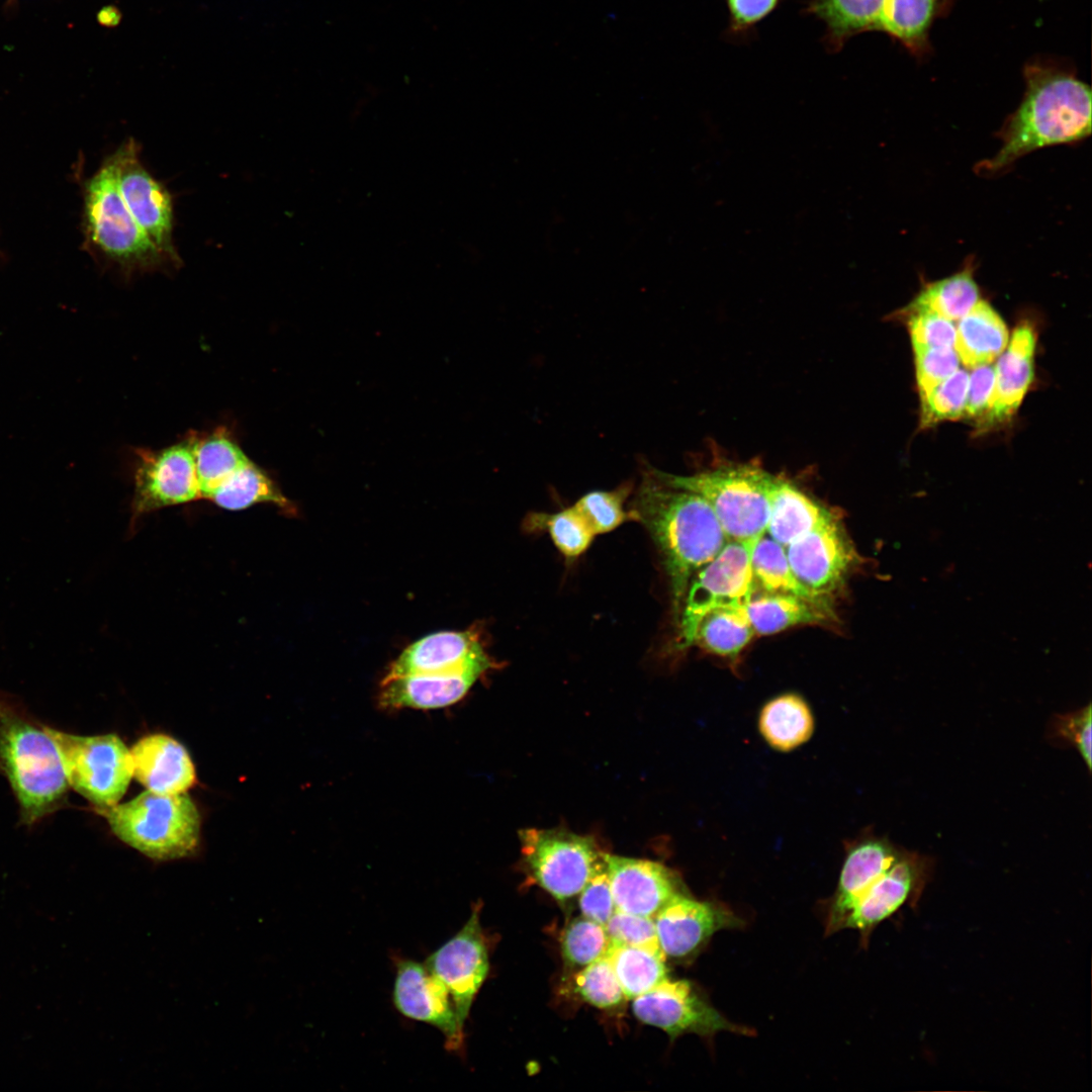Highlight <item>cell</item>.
Returning <instances> with one entry per match:
<instances>
[{"label":"cell","instance_id":"37","mask_svg":"<svg viewBox=\"0 0 1092 1092\" xmlns=\"http://www.w3.org/2000/svg\"><path fill=\"white\" fill-rule=\"evenodd\" d=\"M560 942L565 963L582 968L605 957L610 946L605 926L584 916L566 926Z\"/></svg>","mask_w":1092,"mask_h":1092},{"label":"cell","instance_id":"33","mask_svg":"<svg viewBox=\"0 0 1092 1092\" xmlns=\"http://www.w3.org/2000/svg\"><path fill=\"white\" fill-rule=\"evenodd\" d=\"M755 635L745 605L719 607L699 622L693 645L718 656L735 657Z\"/></svg>","mask_w":1092,"mask_h":1092},{"label":"cell","instance_id":"1","mask_svg":"<svg viewBox=\"0 0 1092 1092\" xmlns=\"http://www.w3.org/2000/svg\"><path fill=\"white\" fill-rule=\"evenodd\" d=\"M1025 92L998 131L1001 147L975 171L994 176L1041 148L1075 144L1091 133V90L1074 74L1046 64L1024 70Z\"/></svg>","mask_w":1092,"mask_h":1092},{"label":"cell","instance_id":"11","mask_svg":"<svg viewBox=\"0 0 1092 1092\" xmlns=\"http://www.w3.org/2000/svg\"><path fill=\"white\" fill-rule=\"evenodd\" d=\"M634 1015L664 1030L671 1039L685 1033L713 1037L719 1031L751 1035L753 1030L732 1023L716 1010L687 980L668 978L633 999Z\"/></svg>","mask_w":1092,"mask_h":1092},{"label":"cell","instance_id":"16","mask_svg":"<svg viewBox=\"0 0 1092 1092\" xmlns=\"http://www.w3.org/2000/svg\"><path fill=\"white\" fill-rule=\"evenodd\" d=\"M392 1000L403 1016L438 1028L449 1052H460L464 1044V1023L445 989L427 970L424 963L399 959Z\"/></svg>","mask_w":1092,"mask_h":1092},{"label":"cell","instance_id":"48","mask_svg":"<svg viewBox=\"0 0 1092 1092\" xmlns=\"http://www.w3.org/2000/svg\"><path fill=\"white\" fill-rule=\"evenodd\" d=\"M120 19L121 13L113 6H107L98 13V21L105 26L117 25Z\"/></svg>","mask_w":1092,"mask_h":1092},{"label":"cell","instance_id":"21","mask_svg":"<svg viewBox=\"0 0 1092 1092\" xmlns=\"http://www.w3.org/2000/svg\"><path fill=\"white\" fill-rule=\"evenodd\" d=\"M1036 334L1027 322L1018 325L995 368V385L980 419L981 429L1009 421L1016 413L1034 377Z\"/></svg>","mask_w":1092,"mask_h":1092},{"label":"cell","instance_id":"19","mask_svg":"<svg viewBox=\"0 0 1092 1092\" xmlns=\"http://www.w3.org/2000/svg\"><path fill=\"white\" fill-rule=\"evenodd\" d=\"M497 665L491 659L448 673L384 676L378 704L390 711L445 708L462 700L481 676Z\"/></svg>","mask_w":1092,"mask_h":1092},{"label":"cell","instance_id":"22","mask_svg":"<svg viewBox=\"0 0 1092 1092\" xmlns=\"http://www.w3.org/2000/svg\"><path fill=\"white\" fill-rule=\"evenodd\" d=\"M904 850L878 837L864 838L849 848L828 908L827 934L841 929L855 902L899 859Z\"/></svg>","mask_w":1092,"mask_h":1092},{"label":"cell","instance_id":"23","mask_svg":"<svg viewBox=\"0 0 1092 1092\" xmlns=\"http://www.w3.org/2000/svg\"><path fill=\"white\" fill-rule=\"evenodd\" d=\"M133 777L148 790L182 794L195 783L193 762L186 748L165 734L140 739L130 749Z\"/></svg>","mask_w":1092,"mask_h":1092},{"label":"cell","instance_id":"38","mask_svg":"<svg viewBox=\"0 0 1092 1092\" xmlns=\"http://www.w3.org/2000/svg\"><path fill=\"white\" fill-rule=\"evenodd\" d=\"M969 374L959 369L921 398L920 427L926 429L943 421L964 417Z\"/></svg>","mask_w":1092,"mask_h":1092},{"label":"cell","instance_id":"7","mask_svg":"<svg viewBox=\"0 0 1092 1092\" xmlns=\"http://www.w3.org/2000/svg\"><path fill=\"white\" fill-rule=\"evenodd\" d=\"M69 786L97 810L118 803L133 777L130 750L115 734L83 736L46 725Z\"/></svg>","mask_w":1092,"mask_h":1092},{"label":"cell","instance_id":"41","mask_svg":"<svg viewBox=\"0 0 1092 1092\" xmlns=\"http://www.w3.org/2000/svg\"><path fill=\"white\" fill-rule=\"evenodd\" d=\"M610 944L629 945L662 952L659 947L654 920L615 910L605 925Z\"/></svg>","mask_w":1092,"mask_h":1092},{"label":"cell","instance_id":"28","mask_svg":"<svg viewBox=\"0 0 1092 1092\" xmlns=\"http://www.w3.org/2000/svg\"><path fill=\"white\" fill-rule=\"evenodd\" d=\"M953 0H888L881 30L916 56L929 49L931 24L946 14Z\"/></svg>","mask_w":1092,"mask_h":1092},{"label":"cell","instance_id":"4","mask_svg":"<svg viewBox=\"0 0 1092 1092\" xmlns=\"http://www.w3.org/2000/svg\"><path fill=\"white\" fill-rule=\"evenodd\" d=\"M124 843L155 860L194 853L200 816L189 796L145 791L132 800L97 810Z\"/></svg>","mask_w":1092,"mask_h":1092},{"label":"cell","instance_id":"44","mask_svg":"<svg viewBox=\"0 0 1092 1092\" xmlns=\"http://www.w3.org/2000/svg\"><path fill=\"white\" fill-rule=\"evenodd\" d=\"M579 894L582 916L605 926L616 910L605 859Z\"/></svg>","mask_w":1092,"mask_h":1092},{"label":"cell","instance_id":"40","mask_svg":"<svg viewBox=\"0 0 1092 1092\" xmlns=\"http://www.w3.org/2000/svg\"><path fill=\"white\" fill-rule=\"evenodd\" d=\"M574 991L582 1000L599 1008L614 1007L625 998L606 956L586 965L575 975Z\"/></svg>","mask_w":1092,"mask_h":1092},{"label":"cell","instance_id":"14","mask_svg":"<svg viewBox=\"0 0 1092 1092\" xmlns=\"http://www.w3.org/2000/svg\"><path fill=\"white\" fill-rule=\"evenodd\" d=\"M932 867L929 857L904 850L899 859L855 902L841 929L858 930L866 944L878 924L903 906H916L930 880Z\"/></svg>","mask_w":1092,"mask_h":1092},{"label":"cell","instance_id":"18","mask_svg":"<svg viewBox=\"0 0 1092 1092\" xmlns=\"http://www.w3.org/2000/svg\"><path fill=\"white\" fill-rule=\"evenodd\" d=\"M616 909L654 917L672 898L687 893L678 876L664 864L604 852Z\"/></svg>","mask_w":1092,"mask_h":1092},{"label":"cell","instance_id":"24","mask_svg":"<svg viewBox=\"0 0 1092 1092\" xmlns=\"http://www.w3.org/2000/svg\"><path fill=\"white\" fill-rule=\"evenodd\" d=\"M754 633L770 635L797 625H826L836 621L828 599L756 592L745 605Z\"/></svg>","mask_w":1092,"mask_h":1092},{"label":"cell","instance_id":"6","mask_svg":"<svg viewBox=\"0 0 1092 1092\" xmlns=\"http://www.w3.org/2000/svg\"><path fill=\"white\" fill-rule=\"evenodd\" d=\"M85 223L92 245L127 272L154 270L167 262L126 207L112 156L86 185Z\"/></svg>","mask_w":1092,"mask_h":1092},{"label":"cell","instance_id":"27","mask_svg":"<svg viewBox=\"0 0 1092 1092\" xmlns=\"http://www.w3.org/2000/svg\"><path fill=\"white\" fill-rule=\"evenodd\" d=\"M888 0H810L807 10L826 26L833 49H840L851 36L881 30Z\"/></svg>","mask_w":1092,"mask_h":1092},{"label":"cell","instance_id":"30","mask_svg":"<svg viewBox=\"0 0 1092 1092\" xmlns=\"http://www.w3.org/2000/svg\"><path fill=\"white\" fill-rule=\"evenodd\" d=\"M202 498L210 493L249 458L225 428L207 434L190 435Z\"/></svg>","mask_w":1092,"mask_h":1092},{"label":"cell","instance_id":"26","mask_svg":"<svg viewBox=\"0 0 1092 1092\" xmlns=\"http://www.w3.org/2000/svg\"><path fill=\"white\" fill-rule=\"evenodd\" d=\"M1008 341V329L1001 316L988 302L980 299L959 320L953 348L960 361L973 369L991 364L1002 354Z\"/></svg>","mask_w":1092,"mask_h":1092},{"label":"cell","instance_id":"43","mask_svg":"<svg viewBox=\"0 0 1092 1092\" xmlns=\"http://www.w3.org/2000/svg\"><path fill=\"white\" fill-rule=\"evenodd\" d=\"M913 351L920 397L926 395L960 369L961 361L954 348Z\"/></svg>","mask_w":1092,"mask_h":1092},{"label":"cell","instance_id":"47","mask_svg":"<svg viewBox=\"0 0 1092 1092\" xmlns=\"http://www.w3.org/2000/svg\"><path fill=\"white\" fill-rule=\"evenodd\" d=\"M781 0H725L730 29L743 32L768 16Z\"/></svg>","mask_w":1092,"mask_h":1092},{"label":"cell","instance_id":"42","mask_svg":"<svg viewBox=\"0 0 1092 1092\" xmlns=\"http://www.w3.org/2000/svg\"><path fill=\"white\" fill-rule=\"evenodd\" d=\"M907 314L908 331L913 350L953 348L956 326L941 315L930 311H910Z\"/></svg>","mask_w":1092,"mask_h":1092},{"label":"cell","instance_id":"5","mask_svg":"<svg viewBox=\"0 0 1092 1092\" xmlns=\"http://www.w3.org/2000/svg\"><path fill=\"white\" fill-rule=\"evenodd\" d=\"M652 470L665 483L702 496L727 540L753 544L766 534L774 476L760 467L738 464L686 476Z\"/></svg>","mask_w":1092,"mask_h":1092},{"label":"cell","instance_id":"34","mask_svg":"<svg viewBox=\"0 0 1092 1092\" xmlns=\"http://www.w3.org/2000/svg\"><path fill=\"white\" fill-rule=\"evenodd\" d=\"M606 957L627 999L649 992L668 978L663 952L610 944Z\"/></svg>","mask_w":1092,"mask_h":1092},{"label":"cell","instance_id":"45","mask_svg":"<svg viewBox=\"0 0 1092 1092\" xmlns=\"http://www.w3.org/2000/svg\"><path fill=\"white\" fill-rule=\"evenodd\" d=\"M1091 705L1075 712L1059 715L1053 728L1057 737L1072 744L1091 770Z\"/></svg>","mask_w":1092,"mask_h":1092},{"label":"cell","instance_id":"46","mask_svg":"<svg viewBox=\"0 0 1092 1092\" xmlns=\"http://www.w3.org/2000/svg\"><path fill=\"white\" fill-rule=\"evenodd\" d=\"M995 385V368L990 364L973 368L969 375L964 417L982 418L987 411Z\"/></svg>","mask_w":1092,"mask_h":1092},{"label":"cell","instance_id":"32","mask_svg":"<svg viewBox=\"0 0 1092 1092\" xmlns=\"http://www.w3.org/2000/svg\"><path fill=\"white\" fill-rule=\"evenodd\" d=\"M979 300V287L974 279L973 261H970L959 272L926 284L903 313L930 311L953 322L966 315Z\"/></svg>","mask_w":1092,"mask_h":1092},{"label":"cell","instance_id":"20","mask_svg":"<svg viewBox=\"0 0 1092 1092\" xmlns=\"http://www.w3.org/2000/svg\"><path fill=\"white\" fill-rule=\"evenodd\" d=\"M491 659L477 630L444 631L407 646L390 664L385 676L448 673Z\"/></svg>","mask_w":1092,"mask_h":1092},{"label":"cell","instance_id":"31","mask_svg":"<svg viewBox=\"0 0 1092 1092\" xmlns=\"http://www.w3.org/2000/svg\"><path fill=\"white\" fill-rule=\"evenodd\" d=\"M759 729L771 747L790 751L811 737L814 720L806 702L788 694L765 704L759 716Z\"/></svg>","mask_w":1092,"mask_h":1092},{"label":"cell","instance_id":"35","mask_svg":"<svg viewBox=\"0 0 1092 1092\" xmlns=\"http://www.w3.org/2000/svg\"><path fill=\"white\" fill-rule=\"evenodd\" d=\"M750 561L756 586L761 590L824 599L814 596L798 580L785 547L771 537L764 534L753 543Z\"/></svg>","mask_w":1092,"mask_h":1092},{"label":"cell","instance_id":"12","mask_svg":"<svg viewBox=\"0 0 1092 1092\" xmlns=\"http://www.w3.org/2000/svg\"><path fill=\"white\" fill-rule=\"evenodd\" d=\"M119 192L135 222L167 262L177 263L173 244V204L166 187L143 166L130 139L111 155Z\"/></svg>","mask_w":1092,"mask_h":1092},{"label":"cell","instance_id":"15","mask_svg":"<svg viewBox=\"0 0 1092 1092\" xmlns=\"http://www.w3.org/2000/svg\"><path fill=\"white\" fill-rule=\"evenodd\" d=\"M785 549L798 580L814 596L829 600L854 561V551L834 516Z\"/></svg>","mask_w":1092,"mask_h":1092},{"label":"cell","instance_id":"2","mask_svg":"<svg viewBox=\"0 0 1092 1092\" xmlns=\"http://www.w3.org/2000/svg\"><path fill=\"white\" fill-rule=\"evenodd\" d=\"M632 511L661 553L677 618L691 579L727 538L702 496L665 483L653 470L643 478Z\"/></svg>","mask_w":1092,"mask_h":1092},{"label":"cell","instance_id":"9","mask_svg":"<svg viewBox=\"0 0 1092 1092\" xmlns=\"http://www.w3.org/2000/svg\"><path fill=\"white\" fill-rule=\"evenodd\" d=\"M753 544L727 540L717 555L691 579L677 616L676 646L693 645L697 626L711 610L746 605L756 592L750 555Z\"/></svg>","mask_w":1092,"mask_h":1092},{"label":"cell","instance_id":"3","mask_svg":"<svg viewBox=\"0 0 1092 1092\" xmlns=\"http://www.w3.org/2000/svg\"><path fill=\"white\" fill-rule=\"evenodd\" d=\"M0 775L19 806L21 822L34 825L65 806L69 784L46 725L15 696L0 691Z\"/></svg>","mask_w":1092,"mask_h":1092},{"label":"cell","instance_id":"36","mask_svg":"<svg viewBox=\"0 0 1092 1092\" xmlns=\"http://www.w3.org/2000/svg\"><path fill=\"white\" fill-rule=\"evenodd\" d=\"M523 526L527 532L547 531L556 548L569 559L584 553L596 536L574 505L556 513H531Z\"/></svg>","mask_w":1092,"mask_h":1092},{"label":"cell","instance_id":"13","mask_svg":"<svg viewBox=\"0 0 1092 1092\" xmlns=\"http://www.w3.org/2000/svg\"><path fill=\"white\" fill-rule=\"evenodd\" d=\"M480 910L478 902L463 927L424 962L429 973L449 992L464 1024L489 970Z\"/></svg>","mask_w":1092,"mask_h":1092},{"label":"cell","instance_id":"29","mask_svg":"<svg viewBox=\"0 0 1092 1092\" xmlns=\"http://www.w3.org/2000/svg\"><path fill=\"white\" fill-rule=\"evenodd\" d=\"M230 511L248 509L256 504H272L284 512H295L274 480L252 460H248L222 481L207 497Z\"/></svg>","mask_w":1092,"mask_h":1092},{"label":"cell","instance_id":"10","mask_svg":"<svg viewBox=\"0 0 1092 1092\" xmlns=\"http://www.w3.org/2000/svg\"><path fill=\"white\" fill-rule=\"evenodd\" d=\"M132 519L202 498L191 438L159 450L135 449Z\"/></svg>","mask_w":1092,"mask_h":1092},{"label":"cell","instance_id":"8","mask_svg":"<svg viewBox=\"0 0 1092 1092\" xmlns=\"http://www.w3.org/2000/svg\"><path fill=\"white\" fill-rule=\"evenodd\" d=\"M519 838L527 872L560 902L578 895L604 862V852L588 835L558 828H527L519 832Z\"/></svg>","mask_w":1092,"mask_h":1092},{"label":"cell","instance_id":"25","mask_svg":"<svg viewBox=\"0 0 1092 1092\" xmlns=\"http://www.w3.org/2000/svg\"><path fill=\"white\" fill-rule=\"evenodd\" d=\"M766 533L784 547L833 515L790 481L774 476Z\"/></svg>","mask_w":1092,"mask_h":1092},{"label":"cell","instance_id":"39","mask_svg":"<svg viewBox=\"0 0 1092 1092\" xmlns=\"http://www.w3.org/2000/svg\"><path fill=\"white\" fill-rule=\"evenodd\" d=\"M629 493L630 485H621L613 490H595L582 495L574 506L596 535L604 534L626 521H636L633 511L624 508Z\"/></svg>","mask_w":1092,"mask_h":1092},{"label":"cell","instance_id":"17","mask_svg":"<svg viewBox=\"0 0 1092 1092\" xmlns=\"http://www.w3.org/2000/svg\"><path fill=\"white\" fill-rule=\"evenodd\" d=\"M659 947L665 958L687 959L723 929L738 928L741 920L727 906L679 894L653 917Z\"/></svg>","mask_w":1092,"mask_h":1092}]
</instances>
